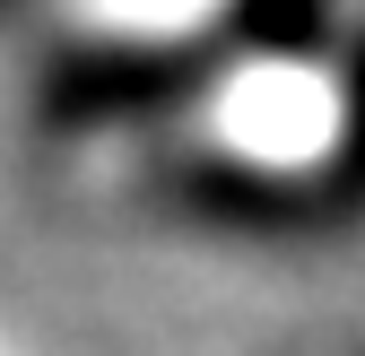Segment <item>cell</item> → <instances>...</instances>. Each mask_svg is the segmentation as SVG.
Listing matches in <instances>:
<instances>
[{
    "instance_id": "obj_1",
    "label": "cell",
    "mask_w": 365,
    "mask_h": 356,
    "mask_svg": "<svg viewBox=\"0 0 365 356\" xmlns=\"http://www.w3.org/2000/svg\"><path fill=\"white\" fill-rule=\"evenodd\" d=\"M43 183L200 235H322L365 217V0L261 26L182 78L87 113H26Z\"/></svg>"
},
{
    "instance_id": "obj_2",
    "label": "cell",
    "mask_w": 365,
    "mask_h": 356,
    "mask_svg": "<svg viewBox=\"0 0 365 356\" xmlns=\"http://www.w3.org/2000/svg\"><path fill=\"white\" fill-rule=\"evenodd\" d=\"M313 0H35V105L26 113H87L182 78Z\"/></svg>"
},
{
    "instance_id": "obj_3",
    "label": "cell",
    "mask_w": 365,
    "mask_h": 356,
    "mask_svg": "<svg viewBox=\"0 0 365 356\" xmlns=\"http://www.w3.org/2000/svg\"><path fill=\"white\" fill-rule=\"evenodd\" d=\"M304 356H365V347H348V339H331V347H304Z\"/></svg>"
},
{
    "instance_id": "obj_4",
    "label": "cell",
    "mask_w": 365,
    "mask_h": 356,
    "mask_svg": "<svg viewBox=\"0 0 365 356\" xmlns=\"http://www.w3.org/2000/svg\"><path fill=\"white\" fill-rule=\"evenodd\" d=\"M26 9H35V0H26Z\"/></svg>"
}]
</instances>
